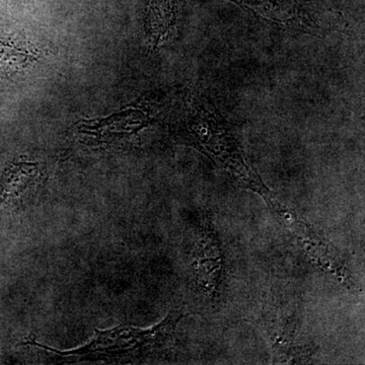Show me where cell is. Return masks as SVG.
I'll list each match as a JSON object with an SVG mask.
<instances>
[{
    "label": "cell",
    "mask_w": 365,
    "mask_h": 365,
    "mask_svg": "<svg viewBox=\"0 0 365 365\" xmlns=\"http://www.w3.org/2000/svg\"><path fill=\"white\" fill-rule=\"evenodd\" d=\"M177 130L182 140L234 175L242 186L260 195L266 203L275 198L250 165L230 125L203 98L193 93L187 97Z\"/></svg>",
    "instance_id": "1"
},
{
    "label": "cell",
    "mask_w": 365,
    "mask_h": 365,
    "mask_svg": "<svg viewBox=\"0 0 365 365\" xmlns=\"http://www.w3.org/2000/svg\"><path fill=\"white\" fill-rule=\"evenodd\" d=\"M182 318L184 314L181 312L173 311L160 324L150 329L129 326H120L108 331L96 329L95 337L88 344L71 351H57L47 346L38 344L35 341L32 343L66 359L106 361L131 359L167 345Z\"/></svg>",
    "instance_id": "2"
},
{
    "label": "cell",
    "mask_w": 365,
    "mask_h": 365,
    "mask_svg": "<svg viewBox=\"0 0 365 365\" xmlns=\"http://www.w3.org/2000/svg\"><path fill=\"white\" fill-rule=\"evenodd\" d=\"M269 206L275 211L282 225L294 237L299 249L314 265L330 274L342 284L351 287L353 280L347 264L321 232L304 222L292 209L279 202L277 198L274 199Z\"/></svg>",
    "instance_id": "3"
},
{
    "label": "cell",
    "mask_w": 365,
    "mask_h": 365,
    "mask_svg": "<svg viewBox=\"0 0 365 365\" xmlns=\"http://www.w3.org/2000/svg\"><path fill=\"white\" fill-rule=\"evenodd\" d=\"M257 20L290 30L321 35V13L309 0H230Z\"/></svg>",
    "instance_id": "4"
},
{
    "label": "cell",
    "mask_w": 365,
    "mask_h": 365,
    "mask_svg": "<svg viewBox=\"0 0 365 365\" xmlns=\"http://www.w3.org/2000/svg\"><path fill=\"white\" fill-rule=\"evenodd\" d=\"M192 265L201 292L210 299H217L225 274V258L222 242L207 220L197 239Z\"/></svg>",
    "instance_id": "5"
},
{
    "label": "cell",
    "mask_w": 365,
    "mask_h": 365,
    "mask_svg": "<svg viewBox=\"0 0 365 365\" xmlns=\"http://www.w3.org/2000/svg\"><path fill=\"white\" fill-rule=\"evenodd\" d=\"M266 319L274 364H299L307 359L311 353L306 346L299 344L297 341L299 327L294 314L283 313L279 307H271Z\"/></svg>",
    "instance_id": "6"
},
{
    "label": "cell",
    "mask_w": 365,
    "mask_h": 365,
    "mask_svg": "<svg viewBox=\"0 0 365 365\" xmlns=\"http://www.w3.org/2000/svg\"><path fill=\"white\" fill-rule=\"evenodd\" d=\"M44 175L43 168L38 163L26 160L11 163L2 176L0 204L23 206L42 186Z\"/></svg>",
    "instance_id": "7"
},
{
    "label": "cell",
    "mask_w": 365,
    "mask_h": 365,
    "mask_svg": "<svg viewBox=\"0 0 365 365\" xmlns=\"http://www.w3.org/2000/svg\"><path fill=\"white\" fill-rule=\"evenodd\" d=\"M177 0H148L144 30L153 49L167 39L176 25Z\"/></svg>",
    "instance_id": "8"
},
{
    "label": "cell",
    "mask_w": 365,
    "mask_h": 365,
    "mask_svg": "<svg viewBox=\"0 0 365 365\" xmlns=\"http://www.w3.org/2000/svg\"><path fill=\"white\" fill-rule=\"evenodd\" d=\"M35 53L13 38L0 37V76L19 73L33 63Z\"/></svg>",
    "instance_id": "9"
}]
</instances>
